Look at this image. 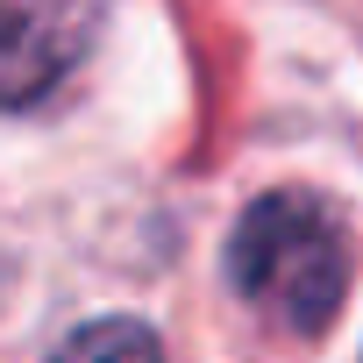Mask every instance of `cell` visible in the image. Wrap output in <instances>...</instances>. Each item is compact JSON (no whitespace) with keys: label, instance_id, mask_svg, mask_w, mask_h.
<instances>
[{"label":"cell","instance_id":"1","mask_svg":"<svg viewBox=\"0 0 363 363\" xmlns=\"http://www.w3.org/2000/svg\"><path fill=\"white\" fill-rule=\"evenodd\" d=\"M228 278L285 335H320L349 292V228L320 193H264L228 235Z\"/></svg>","mask_w":363,"mask_h":363},{"label":"cell","instance_id":"2","mask_svg":"<svg viewBox=\"0 0 363 363\" xmlns=\"http://www.w3.org/2000/svg\"><path fill=\"white\" fill-rule=\"evenodd\" d=\"M107 22V0H0V107L57 93Z\"/></svg>","mask_w":363,"mask_h":363},{"label":"cell","instance_id":"3","mask_svg":"<svg viewBox=\"0 0 363 363\" xmlns=\"http://www.w3.org/2000/svg\"><path fill=\"white\" fill-rule=\"evenodd\" d=\"M57 363H164V349L143 320H93L57 349Z\"/></svg>","mask_w":363,"mask_h":363}]
</instances>
